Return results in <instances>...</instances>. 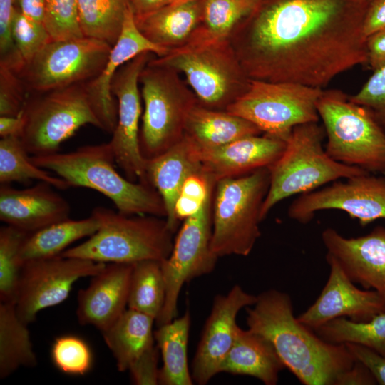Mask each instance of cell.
Returning <instances> with one entry per match:
<instances>
[{"instance_id":"obj_23","label":"cell","mask_w":385,"mask_h":385,"mask_svg":"<svg viewBox=\"0 0 385 385\" xmlns=\"http://www.w3.org/2000/svg\"><path fill=\"white\" fill-rule=\"evenodd\" d=\"M285 146L286 140L265 133L216 148H200L197 145L203 169L216 182L270 167L282 155Z\"/></svg>"},{"instance_id":"obj_26","label":"cell","mask_w":385,"mask_h":385,"mask_svg":"<svg viewBox=\"0 0 385 385\" xmlns=\"http://www.w3.org/2000/svg\"><path fill=\"white\" fill-rule=\"evenodd\" d=\"M284 366L271 342L247 329H237L221 372L255 377L265 385H275Z\"/></svg>"},{"instance_id":"obj_47","label":"cell","mask_w":385,"mask_h":385,"mask_svg":"<svg viewBox=\"0 0 385 385\" xmlns=\"http://www.w3.org/2000/svg\"><path fill=\"white\" fill-rule=\"evenodd\" d=\"M367 64L372 70L385 66V29L366 37Z\"/></svg>"},{"instance_id":"obj_45","label":"cell","mask_w":385,"mask_h":385,"mask_svg":"<svg viewBox=\"0 0 385 385\" xmlns=\"http://www.w3.org/2000/svg\"><path fill=\"white\" fill-rule=\"evenodd\" d=\"M158 350L154 346L131 365L128 371L135 384H159Z\"/></svg>"},{"instance_id":"obj_1","label":"cell","mask_w":385,"mask_h":385,"mask_svg":"<svg viewBox=\"0 0 385 385\" xmlns=\"http://www.w3.org/2000/svg\"><path fill=\"white\" fill-rule=\"evenodd\" d=\"M370 0H259L229 40L250 80L324 89L367 64Z\"/></svg>"},{"instance_id":"obj_52","label":"cell","mask_w":385,"mask_h":385,"mask_svg":"<svg viewBox=\"0 0 385 385\" xmlns=\"http://www.w3.org/2000/svg\"><path fill=\"white\" fill-rule=\"evenodd\" d=\"M180 0H130L134 16L148 14Z\"/></svg>"},{"instance_id":"obj_53","label":"cell","mask_w":385,"mask_h":385,"mask_svg":"<svg viewBox=\"0 0 385 385\" xmlns=\"http://www.w3.org/2000/svg\"><path fill=\"white\" fill-rule=\"evenodd\" d=\"M370 1H371V0H370Z\"/></svg>"},{"instance_id":"obj_44","label":"cell","mask_w":385,"mask_h":385,"mask_svg":"<svg viewBox=\"0 0 385 385\" xmlns=\"http://www.w3.org/2000/svg\"><path fill=\"white\" fill-rule=\"evenodd\" d=\"M16 0H0V63L16 66L21 58L11 34V22Z\"/></svg>"},{"instance_id":"obj_22","label":"cell","mask_w":385,"mask_h":385,"mask_svg":"<svg viewBox=\"0 0 385 385\" xmlns=\"http://www.w3.org/2000/svg\"><path fill=\"white\" fill-rule=\"evenodd\" d=\"M133 264L106 263L80 289L76 316L82 325H91L101 333L108 329L128 307L130 279Z\"/></svg>"},{"instance_id":"obj_2","label":"cell","mask_w":385,"mask_h":385,"mask_svg":"<svg viewBox=\"0 0 385 385\" xmlns=\"http://www.w3.org/2000/svg\"><path fill=\"white\" fill-rule=\"evenodd\" d=\"M257 296L252 307H246L248 329L271 342L284 367L302 384L339 385L356 361L346 345L327 342L302 324L288 294L272 289Z\"/></svg>"},{"instance_id":"obj_11","label":"cell","mask_w":385,"mask_h":385,"mask_svg":"<svg viewBox=\"0 0 385 385\" xmlns=\"http://www.w3.org/2000/svg\"><path fill=\"white\" fill-rule=\"evenodd\" d=\"M323 90L251 80L247 90L226 111L250 121L263 133L286 140L294 127L319 122L317 104Z\"/></svg>"},{"instance_id":"obj_13","label":"cell","mask_w":385,"mask_h":385,"mask_svg":"<svg viewBox=\"0 0 385 385\" xmlns=\"http://www.w3.org/2000/svg\"><path fill=\"white\" fill-rule=\"evenodd\" d=\"M213 194L214 191L196 214L183 220L170 254L161 262L166 297L162 312L155 321L158 326L176 317L178 300L183 285L210 274L215 268L218 257L210 247Z\"/></svg>"},{"instance_id":"obj_28","label":"cell","mask_w":385,"mask_h":385,"mask_svg":"<svg viewBox=\"0 0 385 385\" xmlns=\"http://www.w3.org/2000/svg\"><path fill=\"white\" fill-rule=\"evenodd\" d=\"M152 317L128 308L105 332L104 342L111 351L119 371H128L131 365L154 346Z\"/></svg>"},{"instance_id":"obj_32","label":"cell","mask_w":385,"mask_h":385,"mask_svg":"<svg viewBox=\"0 0 385 385\" xmlns=\"http://www.w3.org/2000/svg\"><path fill=\"white\" fill-rule=\"evenodd\" d=\"M166 297L161 261L147 260L133 263L128 297V308L160 317Z\"/></svg>"},{"instance_id":"obj_14","label":"cell","mask_w":385,"mask_h":385,"mask_svg":"<svg viewBox=\"0 0 385 385\" xmlns=\"http://www.w3.org/2000/svg\"><path fill=\"white\" fill-rule=\"evenodd\" d=\"M106 265L61 255L24 262L14 304L17 314L29 324L40 311L66 299L76 281L96 275Z\"/></svg>"},{"instance_id":"obj_31","label":"cell","mask_w":385,"mask_h":385,"mask_svg":"<svg viewBox=\"0 0 385 385\" xmlns=\"http://www.w3.org/2000/svg\"><path fill=\"white\" fill-rule=\"evenodd\" d=\"M36 364L28 324L20 319L14 304L0 302V378Z\"/></svg>"},{"instance_id":"obj_41","label":"cell","mask_w":385,"mask_h":385,"mask_svg":"<svg viewBox=\"0 0 385 385\" xmlns=\"http://www.w3.org/2000/svg\"><path fill=\"white\" fill-rule=\"evenodd\" d=\"M216 181L202 168L185 180L175 205L177 220L183 221L196 214L213 192Z\"/></svg>"},{"instance_id":"obj_38","label":"cell","mask_w":385,"mask_h":385,"mask_svg":"<svg viewBox=\"0 0 385 385\" xmlns=\"http://www.w3.org/2000/svg\"><path fill=\"white\" fill-rule=\"evenodd\" d=\"M51 356L58 370L70 375H84L90 371L93 364L92 351L87 342L72 334L55 339Z\"/></svg>"},{"instance_id":"obj_34","label":"cell","mask_w":385,"mask_h":385,"mask_svg":"<svg viewBox=\"0 0 385 385\" xmlns=\"http://www.w3.org/2000/svg\"><path fill=\"white\" fill-rule=\"evenodd\" d=\"M130 0H78L79 21L84 36L113 46L121 33Z\"/></svg>"},{"instance_id":"obj_42","label":"cell","mask_w":385,"mask_h":385,"mask_svg":"<svg viewBox=\"0 0 385 385\" xmlns=\"http://www.w3.org/2000/svg\"><path fill=\"white\" fill-rule=\"evenodd\" d=\"M349 98L366 108L385 132V66L374 70L361 89Z\"/></svg>"},{"instance_id":"obj_8","label":"cell","mask_w":385,"mask_h":385,"mask_svg":"<svg viewBox=\"0 0 385 385\" xmlns=\"http://www.w3.org/2000/svg\"><path fill=\"white\" fill-rule=\"evenodd\" d=\"M333 160L385 174V132L373 115L339 90H323L317 104Z\"/></svg>"},{"instance_id":"obj_15","label":"cell","mask_w":385,"mask_h":385,"mask_svg":"<svg viewBox=\"0 0 385 385\" xmlns=\"http://www.w3.org/2000/svg\"><path fill=\"white\" fill-rule=\"evenodd\" d=\"M154 55L143 52L123 65L114 75L111 85V92L117 99L118 118L108 143L116 164L125 177L134 182L148 183L146 160L140 147L142 107L139 77Z\"/></svg>"},{"instance_id":"obj_40","label":"cell","mask_w":385,"mask_h":385,"mask_svg":"<svg viewBox=\"0 0 385 385\" xmlns=\"http://www.w3.org/2000/svg\"><path fill=\"white\" fill-rule=\"evenodd\" d=\"M11 34L24 63L52 41L43 23L27 17L16 5L11 22Z\"/></svg>"},{"instance_id":"obj_20","label":"cell","mask_w":385,"mask_h":385,"mask_svg":"<svg viewBox=\"0 0 385 385\" xmlns=\"http://www.w3.org/2000/svg\"><path fill=\"white\" fill-rule=\"evenodd\" d=\"M143 52H151L160 57L168 51L150 41L140 31L129 5L121 33L111 48L103 69L97 77L86 83L94 111L102 124L103 130L108 133L113 132L118 118V103L111 89L112 79L123 65Z\"/></svg>"},{"instance_id":"obj_46","label":"cell","mask_w":385,"mask_h":385,"mask_svg":"<svg viewBox=\"0 0 385 385\" xmlns=\"http://www.w3.org/2000/svg\"><path fill=\"white\" fill-rule=\"evenodd\" d=\"M356 361L363 364L372 374L376 383L385 385V357L364 346L345 344Z\"/></svg>"},{"instance_id":"obj_35","label":"cell","mask_w":385,"mask_h":385,"mask_svg":"<svg viewBox=\"0 0 385 385\" xmlns=\"http://www.w3.org/2000/svg\"><path fill=\"white\" fill-rule=\"evenodd\" d=\"M46 182L55 188L66 190L68 183L53 173L35 165L20 138H1L0 140V183Z\"/></svg>"},{"instance_id":"obj_36","label":"cell","mask_w":385,"mask_h":385,"mask_svg":"<svg viewBox=\"0 0 385 385\" xmlns=\"http://www.w3.org/2000/svg\"><path fill=\"white\" fill-rule=\"evenodd\" d=\"M259 0H202V22L195 37L229 38L235 27L257 5Z\"/></svg>"},{"instance_id":"obj_50","label":"cell","mask_w":385,"mask_h":385,"mask_svg":"<svg viewBox=\"0 0 385 385\" xmlns=\"http://www.w3.org/2000/svg\"><path fill=\"white\" fill-rule=\"evenodd\" d=\"M24 128V118L22 112L15 116L1 115L0 116V136L18 137L22 135Z\"/></svg>"},{"instance_id":"obj_49","label":"cell","mask_w":385,"mask_h":385,"mask_svg":"<svg viewBox=\"0 0 385 385\" xmlns=\"http://www.w3.org/2000/svg\"><path fill=\"white\" fill-rule=\"evenodd\" d=\"M376 381L371 371L361 362L356 361L354 366L342 376L339 385H372Z\"/></svg>"},{"instance_id":"obj_19","label":"cell","mask_w":385,"mask_h":385,"mask_svg":"<svg viewBox=\"0 0 385 385\" xmlns=\"http://www.w3.org/2000/svg\"><path fill=\"white\" fill-rule=\"evenodd\" d=\"M326 258L334 260L354 282L377 292L385 302V227L345 237L332 227L322 233Z\"/></svg>"},{"instance_id":"obj_3","label":"cell","mask_w":385,"mask_h":385,"mask_svg":"<svg viewBox=\"0 0 385 385\" xmlns=\"http://www.w3.org/2000/svg\"><path fill=\"white\" fill-rule=\"evenodd\" d=\"M31 158L35 165L61 178L70 187L87 188L103 194L120 213L166 217L162 197L150 183L131 181L117 171L108 143Z\"/></svg>"},{"instance_id":"obj_27","label":"cell","mask_w":385,"mask_h":385,"mask_svg":"<svg viewBox=\"0 0 385 385\" xmlns=\"http://www.w3.org/2000/svg\"><path fill=\"white\" fill-rule=\"evenodd\" d=\"M262 133L255 124L242 117L199 103L190 112L185 128V135L200 148H216Z\"/></svg>"},{"instance_id":"obj_12","label":"cell","mask_w":385,"mask_h":385,"mask_svg":"<svg viewBox=\"0 0 385 385\" xmlns=\"http://www.w3.org/2000/svg\"><path fill=\"white\" fill-rule=\"evenodd\" d=\"M112 46L93 38L52 40L18 72L29 94L87 83L103 69Z\"/></svg>"},{"instance_id":"obj_5","label":"cell","mask_w":385,"mask_h":385,"mask_svg":"<svg viewBox=\"0 0 385 385\" xmlns=\"http://www.w3.org/2000/svg\"><path fill=\"white\" fill-rule=\"evenodd\" d=\"M151 60L178 72L198 103L210 109L226 111L247 90L251 81L229 38L195 37Z\"/></svg>"},{"instance_id":"obj_6","label":"cell","mask_w":385,"mask_h":385,"mask_svg":"<svg viewBox=\"0 0 385 385\" xmlns=\"http://www.w3.org/2000/svg\"><path fill=\"white\" fill-rule=\"evenodd\" d=\"M325 133L318 122L299 125L286 140L282 155L270 168V183L262 204V220L279 202L338 180L369 173L333 160L323 147Z\"/></svg>"},{"instance_id":"obj_18","label":"cell","mask_w":385,"mask_h":385,"mask_svg":"<svg viewBox=\"0 0 385 385\" xmlns=\"http://www.w3.org/2000/svg\"><path fill=\"white\" fill-rule=\"evenodd\" d=\"M328 279L315 302L297 319L312 330L339 317L355 322L367 321L385 312V302L374 290H361L346 276L332 259Z\"/></svg>"},{"instance_id":"obj_29","label":"cell","mask_w":385,"mask_h":385,"mask_svg":"<svg viewBox=\"0 0 385 385\" xmlns=\"http://www.w3.org/2000/svg\"><path fill=\"white\" fill-rule=\"evenodd\" d=\"M190 324V314L189 310H186L180 317L158 326V329L154 332L163 361L159 369V384H193L188 363Z\"/></svg>"},{"instance_id":"obj_33","label":"cell","mask_w":385,"mask_h":385,"mask_svg":"<svg viewBox=\"0 0 385 385\" xmlns=\"http://www.w3.org/2000/svg\"><path fill=\"white\" fill-rule=\"evenodd\" d=\"M324 341L334 344H356L385 357V312L367 321L339 317L314 331Z\"/></svg>"},{"instance_id":"obj_39","label":"cell","mask_w":385,"mask_h":385,"mask_svg":"<svg viewBox=\"0 0 385 385\" xmlns=\"http://www.w3.org/2000/svg\"><path fill=\"white\" fill-rule=\"evenodd\" d=\"M43 24L54 41L84 36L79 21L78 0H45Z\"/></svg>"},{"instance_id":"obj_9","label":"cell","mask_w":385,"mask_h":385,"mask_svg":"<svg viewBox=\"0 0 385 385\" xmlns=\"http://www.w3.org/2000/svg\"><path fill=\"white\" fill-rule=\"evenodd\" d=\"M152 58L139 77L144 104L140 147L145 159L158 156L183 138L189 113L198 104L182 76Z\"/></svg>"},{"instance_id":"obj_25","label":"cell","mask_w":385,"mask_h":385,"mask_svg":"<svg viewBox=\"0 0 385 385\" xmlns=\"http://www.w3.org/2000/svg\"><path fill=\"white\" fill-rule=\"evenodd\" d=\"M134 18L137 27L150 41L169 51L195 38L202 26V1L180 0Z\"/></svg>"},{"instance_id":"obj_16","label":"cell","mask_w":385,"mask_h":385,"mask_svg":"<svg viewBox=\"0 0 385 385\" xmlns=\"http://www.w3.org/2000/svg\"><path fill=\"white\" fill-rule=\"evenodd\" d=\"M333 182L330 185L300 195L288 208V216L302 224L319 211L337 210L366 226L385 219V177L365 173Z\"/></svg>"},{"instance_id":"obj_30","label":"cell","mask_w":385,"mask_h":385,"mask_svg":"<svg viewBox=\"0 0 385 385\" xmlns=\"http://www.w3.org/2000/svg\"><path fill=\"white\" fill-rule=\"evenodd\" d=\"M98 227L99 222L92 215L83 219L68 218L51 224L26 236L21 249V260L24 264L58 256L74 242L94 234Z\"/></svg>"},{"instance_id":"obj_7","label":"cell","mask_w":385,"mask_h":385,"mask_svg":"<svg viewBox=\"0 0 385 385\" xmlns=\"http://www.w3.org/2000/svg\"><path fill=\"white\" fill-rule=\"evenodd\" d=\"M270 183L269 168L216 182L210 247L218 258L250 254L261 235V210Z\"/></svg>"},{"instance_id":"obj_37","label":"cell","mask_w":385,"mask_h":385,"mask_svg":"<svg viewBox=\"0 0 385 385\" xmlns=\"http://www.w3.org/2000/svg\"><path fill=\"white\" fill-rule=\"evenodd\" d=\"M29 233L11 225L0 229V299L15 304L23 267L21 249Z\"/></svg>"},{"instance_id":"obj_17","label":"cell","mask_w":385,"mask_h":385,"mask_svg":"<svg viewBox=\"0 0 385 385\" xmlns=\"http://www.w3.org/2000/svg\"><path fill=\"white\" fill-rule=\"evenodd\" d=\"M257 296L236 284L226 294L215 297L205 324L192 366L193 381L207 384L220 373L222 364L236 337V318L242 308L253 305Z\"/></svg>"},{"instance_id":"obj_48","label":"cell","mask_w":385,"mask_h":385,"mask_svg":"<svg viewBox=\"0 0 385 385\" xmlns=\"http://www.w3.org/2000/svg\"><path fill=\"white\" fill-rule=\"evenodd\" d=\"M383 29H385V0H371L364 20V32L367 37Z\"/></svg>"},{"instance_id":"obj_4","label":"cell","mask_w":385,"mask_h":385,"mask_svg":"<svg viewBox=\"0 0 385 385\" xmlns=\"http://www.w3.org/2000/svg\"><path fill=\"white\" fill-rule=\"evenodd\" d=\"M98 230L61 255L103 263L163 261L171 252L174 232L166 220L149 215H127L104 207L93 209Z\"/></svg>"},{"instance_id":"obj_24","label":"cell","mask_w":385,"mask_h":385,"mask_svg":"<svg viewBox=\"0 0 385 385\" xmlns=\"http://www.w3.org/2000/svg\"><path fill=\"white\" fill-rule=\"evenodd\" d=\"M145 160L147 180L162 197L167 225L175 233L179 224L175 215V205L181 188L189 175L203 168L197 147L184 134L169 149Z\"/></svg>"},{"instance_id":"obj_51","label":"cell","mask_w":385,"mask_h":385,"mask_svg":"<svg viewBox=\"0 0 385 385\" xmlns=\"http://www.w3.org/2000/svg\"><path fill=\"white\" fill-rule=\"evenodd\" d=\"M45 0H16L15 5L27 17L43 23Z\"/></svg>"},{"instance_id":"obj_21","label":"cell","mask_w":385,"mask_h":385,"mask_svg":"<svg viewBox=\"0 0 385 385\" xmlns=\"http://www.w3.org/2000/svg\"><path fill=\"white\" fill-rule=\"evenodd\" d=\"M46 182L17 189L0 187V220L28 233L69 218L71 206Z\"/></svg>"},{"instance_id":"obj_10","label":"cell","mask_w":385,"mask_h":385,"mask_svg":"<svg viewBox=\"0 0 385 385\" xmlns=\"http://www.w3.org/2000/svg\"><path fill=\"white\" fill-rule=\"evenodd\" d=\"M21 112L24 128L20 139L31 156L58 152L61 145L86 125L103 130L86 83L29 94Z\"/></svg>"},{"instance_id":"obj_43","label":"cell","mask_w":385,"mask_h":385,"mask_svg":"<svg viewBox=\"0 0 385 385\" xmlns=\"http://www.w3.org/2000/svg\"><path fill=\"white\" fill-rule=\"evenodd\" d=\"M28 93L18 73L0 64V116H15L23 109Z\"/></svg>"}]
</instances>
